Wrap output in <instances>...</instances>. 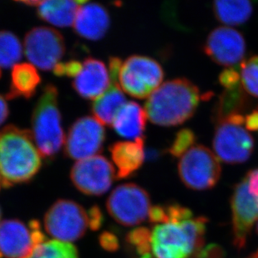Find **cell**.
<instances>
[{
	"label": "cell",
	"mask_w": 258,
	"mask_h": 258,
	"mask_svg": "<svg viewBox=\"0 0 258 258\" xmlns=\"http://www.w3.org/2000/svg\"><path fill=\"white\" fill-rule=\"evenodd\" d=\"M109 69L102 60L87 58L82 62V67L74 78V90L86 100H95L107 90L110 86Z\"/></svg>",
	"instance_id": "2e32d148"
},
{
	"label": "cell",
	"mask_w": 258,
	"mask_h": 258,
	"mask_svg": "<svg viewBox=\"0 0 258 258\" xmlns=\"http://www.w3.org/2000/svg\"><path fill=\"white\" fill-rule=\"evenodd\" d=\"M73 25L76 34L84 39L100 40L110 29V15L103 5L85 1L79 8Z\"/></svg>",
	"instance_id": "ac0fdd59"
},
{
	"label": "cell",
	"mask_w": 258,
	"mask_h": 258,
	"mask_svg": "<svg viewBox=\"0 0 258 258\" xmlns=\"http://www.w3.org/2000/svg\"><path fill=\"white\" fill-rule=\"evenodd\" d=\"M231 209L234 246L241 250L258 222V198L249 190L245 177L234 188Z\"/></svg>",
	"instance_id": "5bb4252c"
},
{
	"label": "cell",
	"mask_w": 258,
	"mask_h": 258,
	"mask_svg": "<svg viewBox=\"0 0 258 258\" xmlns=\"http://www.w3.org/2000/svg\"><path fill=\"white\" fill-rule=\"evenodd\" d=\"M115 222L124 227H135L149 218L151 198L148 192L134 183L122 184L113 190L106 203Z\"/></svg>",
	"instance_id": "ba28073f"
},
{
	"label": "cell",
	"mask_w": 258,
	"mask_h": 258,
	"mask_svg": "<svg viewBox=\"0 0 258 258\" xmlns=\"http://www.w3.org/2000/svg\"><path fill=\"white\" fill-rule=\"evenodd\" d=\"M31 132L15 125L0 130V180L3 187L29 182L42 166Z\"/></svg>",
	"instance_id": "7a4b0ae2"
},
{
	"label": "cell",
	"mask_w": 258,
	"mask_h": 258,
	"mask_svg": "<svg viewBox=\"0 0 258 258\" xmlns=\"http://www.w3.org/2000/svg\"><path fill=\"white\" fill-rule=\"evenodd\" d=\"M122 61L111 57L109 62L110 84L107 90L92 104L94 117L104 125H111L119 109L127 102L124 92L119 86L118 76Z\"/></svg>",
	"instance_id": "e0dca14e"
},
{
	"label": "cell",
	"mask_w": 258,
	"mask_h": 258,
	"mask_svg": "<svg viewBox=\"0 0 258 258\" xmlns=\"http://www.w3.org/2000/svg\"><path fill=\"white\" fill-rule=\"evenodd\" d=\"M212 9L218 21L224 25L236 26L243 25L251 18L253 5L247 0L215 1Z\"/></svg>",
	"instance_id": "cb8c5ba5"
},
{
	"label": "cell",
	"mask_w": 258,
	"mask_h": 258,
	"mask_svg": "<svg viewBox=\"0 0 258 258\" xmlns=\"http://www.w3.org/2000/svg\"><path fill=\"white\" fill-rule=\"evenodd\" d=\"M152 258H197L204 248L207 218L179 204L151 207Z\"/></svg>",
	"instance_id": "6da1fadb"
},
{
	"label": "cell",
	"mask_w": 258,
	"mask_h": 258,
	"mask_svg": "<svg viewBox=\"0 0 258 258\" xmlns=\"http://www.w3.org/2000/svg\"><path fill=\"white\" fill-rule=\"evenodd\" d=\"M44 228L61 241H75L90 228V215L82 206L71 200H58L47 211Z\"/></svg>",
	"instance_id": "52a82bcc"
},
{
	"label": "cell",
	"mask_w": 258,
	"mask_h": 258,
	"mask_svg": "<svg viewBox=\"0 0 258 258\" xmlns=\"http://www.w3.org/2000/svg\"><path fill=\"white\" fill-rule=\"evenodd\" d=\"M23 56V46L14 33L0 31V71L10 69L19 63Z\"/></svg>",
	"instance_id": "d4e9b609"
},
{
	"label": "cell",
	"mask_w": 258,
	"mask_h": 258,
	"mask_svg": "<svg viewBox=\"0 0 258 258\" xmlns=\"http://www.w3.org/2000/svg\"><path fill=\"white\" fill-rule=\"evenodd\" d=\"M41 83V77L36 67L30 63H19L14 66L10 76L8 99H30Z\"/></svg>",
	"instance_id": "7402d4cb"
},
{
	"label": "cell",
	"mask_w": 258,
	"mask_h": 258,
	"mask_svg": "<svg viewBox=\"0 0 258 258\" xmlns=\"http://www.w3.org/2000/svg\"><path fill=\"white\" fill-rule=\"evenodd\" d=\"M245 125L246 130L251 132H258V110H255L245 116Z\"/></svg>",
	"instance_id": "d6a6232c"
},
{
	"label": "cell",
	"mask_w": 258,
	"mask_h": 258,
	"mask_svg": "<svg viewBox=\"0 0 258 258\" xmlns=\"http://www.w3.org/2000/svg\"><path fill=\"white\" fill-rule=\"evenodd\" d=\"M219 83L225 90H231L241 86L240 71L235 67L225 69L220 74Z\"/></svg>",
	"instance_id": "f546056e"
},
{
	"label": "cell",
	"mask_w": 258,
	"mask_h": 258,
	"mask_svg": "<svg viewBox=\"0 0 258 258\" xmlns=\"http://www.w3.org/2000/svg\"><path fill=\"white\" fill-rule=\"evenodd\" d=\"M90 215V229L98 230L101 227L103 222V215L97 207H93L89 210Z\"/></svg>",
	"instance_id": "1f68e13d"
},
{
	"label": "cell",
	"mask_w": 258,
	"mask_h": 258,
	"mask_svg": "<svg viewBox=\"0 0 258 258\" xmlns=\"http://www.w3.org/2000/svg\"><path fill=\"white\" fill-rule=\"evenodd\" d=\"M256 232H257L258 234V222L257 223H256Z\"/></svg>",
	"instance_id": "74e56055"
},
{
	"label": "cell",
	"mask_w": 258,
	"mask_h": 258,
	"mask_svg": "<svg viewBox=\"0 0 258 258\" xmlns=\"http://www.w3.org/2000/svg\"><path fill=\"white\" fill-rule=\"evenodd\" d=\"M9 114L10 110L6 99L0 95V125L7 119Z\"/></svg>",
	"instance_id": "836d02e7"
},
{
	"label": "cell",
	"mask_w": 258,
	"mask_h": 258,
	"mask_svg": "<svg viewBox=\"0 0 258 258\" xmlns=\"http://www.w3.org/2000/svg\"><path fill=\"white\" fill-rule=\"evenodd\" d=\"M45 241L40 223L5 220L0 223V258H24Z\"/></svg>",
	"instance_id": "30bf717a"
},
{
	"label": "cell",
	"mask_w": 258,
	"mask_h": 258,
	"mask_svg": "<svg viewBox=\"0 0 258 258\" xmlns=\"http://www.w3.org/2000/svg\"><path fill=\"white\" fill-rule=\"evenodd\" d=\"M85 1L46 0L40 1L37 14L41 20L57 27H69L74 25L79 8Z\"/></svg>",
	"instance_id": "44dd1931"
},
{
	"label": "cell",
	"mask_w": 258,
	"mask_h": 258,
	"mask_svg": "<svg viewBox=\"0 0 258 258\" xmlns=\"http://www.w3.org/2000/svg\"><path fill=\"white\" fill-rule=\"evenodd\" d=\"M82 67V62L76 59H71V60L66 61V62H59L55 67H54V74L58 77H70V78H75Z\"/></svg>",
	"instance_id": "f1b7e54d"
},
{
	"label": "cell",
	"mask_w": 258,
	"mask_h": 258,
	"mask_svg": "<svg viewBox=\"0 0 258 258\" xmlns=\"http://www.w3.org/2000/svg\"><path fill=\"white\" fill-rule=\"evenodd\" d=\"M212 145L217 158L231 165L247 161L254 150V140L247 130L227 120L217 124Z\"/></svg>",
	"instance_id": "4fadbf2b"
},
{
	"label": "cell",
	"mask_w": 258,
	"mask_h": 258,
	"mask_svg": "<svg viewBox=\"0 0 258 258\" xmlns=\"http://www.w3.org/2000/svg\"><path fill=\"white\" fill-rule=\"evenodd\" d=\"M1 217H2V212H1V208H0V220H1Z\"/></svg>",
	"instance_id": "d590c367"
},
{
	"label": "cell",
	"mask_w": 258,
	"mask_h": 258,
	"mask_svg": "<svg viewBox=\"0 0 258 258\" xmlns=\"http://www.w3.org/2000/svg\"><path fill=\"white\" fill-rule=\"evenodd\" d=\"M100 245L103 248L110 251H114L119 247V241L114 234L104 232L100 237Z\"/></svg>",
	"instance_id": "4dcf8cb0"
},
{
	"label": "cell",
	"mask_w": 258,
	"mask_h": 258,
	"mask_svg": "<svg viewBox=\"0 0 258 258\" xmlns=\"http://www.w3.org/2000/svg\"><path fill=\"white\" fill-rule=\"evenodd\" d=\"M58 92L51 84L44 86L32 115V137L42 157L52 160L64 142Z\"/></svg>",
	"instance_id": "277c9868"
},
{
	"label": "cell",
	"mask_w": 258,
	"mask_h": 258,
	"mask_svg": "<svg viewBox=\"0 0 258 258\" xmlns=\"http://www.w3.org/2000/svg\"><path fill=\"white\" fill-rule=\"evenodd\" d=\"M105 141V125L95 117H81L74 122L64 140V152L69 158L81 161L96 156Z\"/></svg>",
	"instance_id": "7c38bea8"
},
{
	"label": "cell",
	"mask_w": 258,
	"mask_h": 258,
	"mask_svg": "<svg viewBox=\"0 0 258 258\" xmlns=\"http://www.w3.org/2000/svg\"><path fill=\"white\" fill-rule=\"evenodd\" d=\"M178 174L186 187L209 190L219 181L222 167L219 159L209 148L197 145L180 157Z\"/></svg>",
	"instance_id": "8992f818"
},
{
	"label": "cell",
	"mask_w": 258,
	"mask_h": 258,
	"mask_svg": "<svg viewBox=\"0 0 258 258\" xmlns=\"http://www.w3.org/2000/svg\"><path fill=\"white\" fill-rule=\"evenodd\" d=\"M143 138L118 142L110 146V152L118 179H125L137 172L145 161Z\"/></svg>",
	"instance_id": "d6986e66"
},
{
	"label": "cell",
	"mask_w": 258,
	"mask_h": 258,
	"mask_svg": "<svg viewBox=\"0 0 258 258\" xmlns=\"http://www.w3.org/2000/svg\"><path fill=\"white\" fill-rule=\"evenodd\" d=\"M24 258H79L73 244L58 240L44 241Z\"/></svg>",
	"instance_id": "484cf974"
},
{
	"label": "cell",
	"mask_w": 258,
	"mask_h": 258,
	"mask_svg": "<svg viewBox=\"0 0 258 258\" xmlns=\"http://www.w3.org/2000/svg\"><path fill=\"white\" fill-rule=\"evenodd\" d=\"M203 258H220L218 256H216L214 254L207 253L206 256ZM246 258H258V249L256 251H254L253 253H251V255H249Z\"/></svg>",
	"instance_id": "e575fe53"
},
{
	"label": "cell",
	"mask_w": 258,
	"mask_h": 258,
	"mask_svg": "<svg viewBox=\"0 0 258 258\" xmlns=\"http://www.w3.org/2000/svg\"><path fill=\"white\" fill-rule=\"evenodd\" d=\"M25 54L31 64L42 71H51L60 62L66 44L59 32L53 28L35 27L25 37Z\"/></svg>",
	"instance_id": "9c48e42d"
},
{
	"label": "cell",
	"mask_w": 258,
	"mask_h": 258,
	"mask_svg": "<svg viewBox=\"0 0 258 258\" xmlns=\"http://www.w3.org/2000/svg\"><path fill=\"white\" fill-rule=\"evenodd\" d=\"M146 119V110L138 103L127 101L119 109L111 125L120 137L136 141L144 137Z\"/></svg>",
	"instance_id": "ffe728a7"
},
{
	"label": "cell",
	"mask_w": 258,
	"mask_h": 258,
	"mask_svg": "<svg viewBox=\"0 0 258 258\" xmlns=\"http://www.w3.org/2000/svg\"><path fill=\"white\" fill-rule=\"evenodd\" d=\"M201 98L200 90L191 81L175 79L161 84L147 98L145 110L151 123L160 126H175L193 116Z\"/></svg>",
	"instance_id": "3957f363"
},
{
	"label": "cell",
	"mask_w": 258,
	"mask_h": 258,
	"mask_svg": "<svg viewBox=\"0 0 258 258\" xmlns=\"http://www.w3.org/2000/svg\"><path fill=\"white\" fill-rule=\"evenodd\" d=\"M1 187H3V185L2 182H1V180H0V189H1Z\"/></svg>",
	"instance_id": "8d00e7d4"
},
{
	"label": "cell",
	"mask_w": 258,
	"mask_h": 258,
	"mask_svg": "<svg viewBox=\"0 0 258 258\" xmlns=\"http://www.w3.org/2000/svg\"><path fill=\"white\" fill-rule=\"evenodd\" d=\"M163 79L161 64L151 57L139 54L122 62L118 76L123 92L137 99L148 98L161 86Z\"/></svg>",
	"instance_id": "5b68a950"
},
{
	"label": "cell",
	"mask_w": 258,
	"mask_h": 258,
	"mask_svg": "<svg viewBox=\"0 0 258 258\" xmlns=\"http://www.w3.org/2000/svg\"><path fill=\"white\" fill-rule=\"evenodd\" d=\"M250 102L248 94L241 86L231 90H224L215 105L213 120L217 124L231 115H242L244 111L248 110Z\"/></svg>",
	"instance_id": "603a6c76"
},
{
	"label": "cell",
	"mask_w": 258,
	"mask_h": 258,
	"mask_svg": "<svg viewBox=\"0 0 258 258\" xmlns=\"http://www.w3.org/2000/svg\"><path fill=\"white\" fill-rule=\"evenodd\" d=\"M197 137L194 132L190 129L180 130L175 135V139L170 146L168 151L170 155L180 158L184 156L191 147L195 146Z\"/></svg>",
	"instance_id": "83f0119b"
},
{
	"label": "cell",
	"mask_w": 258,
	"mask_h": 258,
	"mask_svg": "<svg viewBox=\"0 0 258 258\" xmlns=\"http://www.w3.org/2000/svg\"><path fill=\"white\" fill-rule=\"evenodd\" d=\"M241 86L249 95L258 98V54L240 64Z\"/></svg>",
	"instance_id": "4316f807"
},
{
	"label": "cell",
	"mask_w": 258,
	"mask_h": 258,
	"mask_svg": "<svg viewBox=\"0 0 258 258\" xmlns=\"http://www.w3.org/2000/svg\"><path fill=\"white\" fill-rule=\"evenodd\" d=\"M115 176L116 171L114 165L100 155L77 161L71 171L74 185L87 196L98 197L107 192Z\"/></svg>",
	"instance_id": "8fae6325"
},
{
	"label": "cell",
	"mask_w": 258,
	"mask_h": 258,
	"mask_svg": "<svg viewBox=\"0 0 258 258\" xmlns=\"http://www.w3.org/2000/svg\"><path fill=\"white\" fill-rule=\"evenodd\" d=\"M205 54L212 61L227 68L242 62L246 53L243 35L229 26L213 29L205 42Z\"/></svg>",
	"instance_id": "9a60e30c"
},
{
	"label": "cell",
	"mask_w": 258,
	"mask_h": 258,
	"mask_svg": "<svg viewBox=\"0 0 258 258\" xmlns=\"http://www.w3.org/2000/svg\"><path fill=\"white\" fill-rule=\"evenodd\" d=\"M0 77H1V71H0Z\"/></svg>",
	"instance_id": "f35d334b"
}]
</instances>
